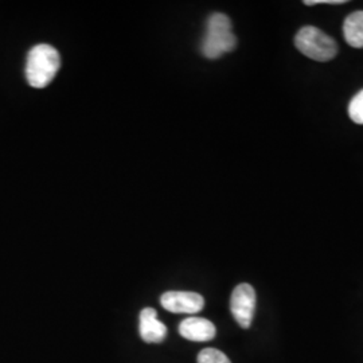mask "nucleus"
<instances>
[{"instance_id":"39448f33","label":"nucleus","mask_w":363,"mask_h":363,"mask_svg":"<svg viewBox=\"0 0 363 363\" xmlns=\"http://www.w3.org/2000/svg\"><path fill=\"white\" fill-rule=\"evenodd\" d=\"M162 307L174 313H198L205 307V300L195 292L169 291L162 295Z\"/></svg>"},{"instance_id":"20e7f679","label":"nucleus","mask_w":363,"mask_h":363,"mask_svg":"<svg viewBox=\"0 0 363 363\" xmlns=\"http://www.w3.org/2000/svg\"><path fill=\"white\" fill-rule=\"evenodd\" d=\"M230 311L240 327H250L256 311V291L253 286L244 283L234 288L230 298Z\"/></svg>"},{"instance_id":"7ed1b4c3","label":"nucleus","mask_w":363,"mask_h":363,"mask_svg":"<svg viewBox=\"0 0 363 363\" xmlns=\"http://www.w3.org/2000/svg\"><path fill=\"white\" fill-rule=\"evenodd\" d=\"M298 52L313 61L327 62L337 52V42L315 26L301 27L295 37Z\"/></svg>"},{"instance_id":"9d476101","label":"nucleus","mask_w":363,"mask_h":363,"mask_svg":"<svg viewBox=\"0 0 363 363\" xmlns=\"http://www.w3.org/2000/svg\"><path fill=\"white\" fill-rule=\"evenodd\" d=\"M198 363H232L230 359L217 349H205L198 354Z\"/></svg>"},{"instance_id":"f257e3e1","label":"nucleus","mask_w":363,"mask_h":363,"mask_svg":"<svg viewBox=\"0 0 363 363\" xmlns=\"http://www.w3.org/2000/svg\"><path fill=\"white\" fill-rule=\"evenodd\" d=\"M61 67L58 52L49 45H38L28 52L26 78L33 88H46Z\"/></svg>"},{"instance_id":"1a4fd4ad","label":"nucleus","mask_w":363,"mask_h":363,"mask_svg":"<svg viewBox=\"0 0 363 363\" xmlns=\"http://www.w3.org/2000/svg\"><path fill=\"white\" fill-rule=\"evenodd\" d=\"M349 116L355 124H363V91H358L349 105Z\"/></svg>"},{"instance_id":"0eeeda50","label":"nucleus","mask_w":363,"mask_h":363,"mask_svg":"<svg viewBox=\"0 0 363 363\" xmlns=\"http://www.w3.org/2000/svg\"><path fill=\"white\" fill-rule=\"evenodd\" d=\"M140 337L145 343H160L167 337V327L157 320V312L151 307L140 312Z\"/></svg>"},{"instance_id":"9b49d317","label":"nucleus","mask_w":363,"mask_h":363,"mask_svg":"<svg viewBox=\"0 0 363 363\" xmlns=\"http://www.w3.org/2000/svg\"><path fill=\"white\" fill-rule=\"evenodd\" d=\"M346 0H306V6H315V4H343Z\"/></svg>"},{"instance_id":"6e6552de","label":"nucleus","mask_w":363,"mask_h":363,"mask_svg":"<svg viewBox=\"0 0 363 363\" xmlns=\"http://www.w3.org/2000/svg\"><path fill=\"white\" fill-rule=\"evenodd\" d=\"M343 35L351 48L363 49V11H355L345 19Z\"/></svg>"},{"instance_id":"423d86ee","label":"nucleus","mask_w":363,"mask_h":363,"mask_svg":"<svg viewBox=\"0 0 363 363\" xmlns=\"http://www.w3.org/2000/svg\"><path fill=\"white\" fill-rule=\"evenodd\" d=\"M216 333V325L205 318H187L179 325V334L191 342H208Z\"/></svg>"},{"instance_id":"f03ea898","label":"nucleus","mask_w":363,"mask_h":363,"mask_svg":"<svg viewBox=\"0 0 363 363\" xmlns=\"http://www.w3.org/2000/svg\"><path fill=\"white\" fill-rule=\"evenodd\" d=\"M237 38L232 31V22L223 13H213L208 19L206 34L202 42V52L206 58L217 60L226 52H233Z\"/></svg>"}]
</instances>
